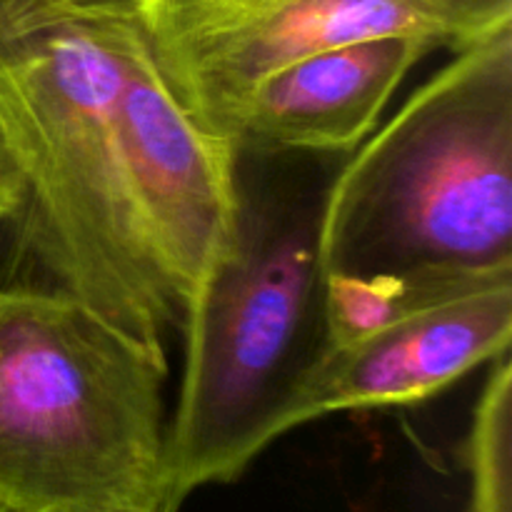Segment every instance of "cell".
<instances>
[{
    "label": "cell",
    "mask_w": 512,
    "mask_h": 512,
    "mask_svg": "<svg viewBox=\"0 0 512 512\" xmlns=\"http://www.w3.org/2000/svg\"><path fill=\"white\" fill-rule=\"evenodd\" d=\"M128 23L0 5V123L25 183L20 248L48 288L165 348L180 310L140 225L120 133Z\"/></svg>",
    "instance_id": "1"
},
{
    "label": "cell",
    "mask_w": 512,
    "mask_h": 512,
    "mask_svg": "<svg viewBox=\"0 0 512 512\" xmlns=\"http://www.w3.org/2000/svg\"><path fill=\"white\" fill-rule=\"evenodd\" d=\"M330 160L238 150L233 240L180 318L165 512L205 485L238 480L283 438L290 398L323 355L320 215L338 168Z\"/></svg>",
    "instance_id": "2"
},
{
    "label": "cell",
    "mask_w": 512,
    "mask_h": 512,
    "mask_svg": "<svg viewBox=\"0 0 512 512\" xmlns=\"http://www.w3.org/2000/svg\"><path fill=\"white\" fill-rule=\"evenodd\" d=\"M453 55L330 175L323 273L512 270V25Z\"/></svg>",
    "instance_id": "3"
},
{
    "label": "cell",
    "mask_w": 512,
    "mask_h": 512,
    "mask_svg": "<svg viewBox=\"0 0 512 512\" xmlns=\"http://www.w3.org/2000/svg\"><path fill=\"white\" fill-rule=\"evenodd\" d=\"M165 348L63 290L0 283V500L165 512Z\"/></svg>",
    "instance_id": "4"
},
{
    "label": "cell",
    "mask_w": 512,
    "mask_h": 512,
    "mask_svg": "<svg viewBox=\"0 0 512 512\" xmlns=\"http://www.w3.org/2000/svg\"><path fill=\"white\" fill-rule=\"evenodd\" d=\"M140 28L180 105L223 140L250 90L310 53L373 35L455 50L420 0H150Z\"/></svg>",
    "instance_id": "5"
},
{
    "label": "cell",
    "mask_w": 512,
    "mask_h": 512,
    "mask_svg": "<svg viewBox=\"0 0 512 512\" xmlns=\"http://www.w3.org/2000/svg\"><path fill=\"white\" fill-rule=\"evenodd\" d=\"M120 133L140 225L183 318L233 240L238 150L180 105L140 20H130L123 38Z\"/></svg>",
    "instance_id": "6"
},
{
    "label": "cell",
    "mask_w": 512,
    "mask_h": 512,
    "mask_svg": "<svg viewBox=\"0 0 512 512\" xmlns=\"http://www.w3.org/2000/svg\"><path fill=\"white\" fill-rule=\"evenodd\" d=\"M512 278L328 348L285 410V433L348 410L415 405L510 353Z\"/></svg>",
    "instance_id": "7"
},
{
    "label": "cell",
    "mask_w": 512,
    "mask_h": 512,
    "mask_svg": "<svg viewBox=\"0 0 512 512\" xmlns=\"http://www.w3.org/2000/svg\"><path fill=\"white\" fill-rule=\"evenodd\" d=\"M435 50L418 35H373L293 60L250 90L228 143L243 153L345 158L378 128L410 70Z\"/></svg>",
    "instance_id": "8"
},
{
    "label": "cell",
    "mask_w": 512,
    "mask_h": 512,
    "mask_svg": "<svg viewBox=\"0 0 512 512\" xmlns=\"http://www.w3.org/2000/svg\"><path fill=\"white\" fill-rule=\"evenodd\" d=\"M503 278H512V270L470 273V270L418 268L373 275L323 273L325 350L353 343L398 320L448 303L460 295L475 293Z\"/></svg>",
    "instance_id": "9"
},
{
    "label": "cell",
    "mask_w": 512,
    "mask_h": 512,
    "mask_svg": "<svg viewBox=\"0 0 512 512\" xmlns=\"http://www.w3.org/2000/svg\"><path fill=\"white\" fill-rule=\"evenodd\" d=\"M470 512H512V363L493 360L465 438Z\"/></svg>",
    "instance_id": "10"
},
{
    "label": "cell",
    "mask_w": 512,
    "mask_h": 512,
    "mask_svg": "<svg viewBox=\"0 0 512 512\" xmlns=\"http://www.w3.org/2000/svg\"><path fill=\"white\" fill-rule=\"evenodd\" d=\"M443 23L455 50L512 25V0H420Z\"/></svg>",
    "instance_id": "11"
},
{
    "label": "cell",
    "mask_w": 512,
    "mask_h": 512,
    "mask_svg": "<svg viewBox=\"0 0 512 512\" xmlns=\"http://www.w3.org/2000/svg\"><path fill=\"white\" fill-rule=\"evenodd\" d=\"M150 0H0L15 13L78 15V18L140 20Z\"/></svg>",
    "instance_id": "12"
},
{
    "label": "cell",
    "mask_w": 512,
    "mask_h": 512,
    "mask_svg": "<svg viewBox=\"0 0 512 512\" xmlns=\"http://www.w3.org/2000/svg\"><path fill=\"white\" fill-rule=\"evenodd\" d=\"M25 203V183L10 140L0 123V223H13Z\"/></svg>",
    "instance_id": "13"
},
{
    "label": "cell",
    "mask_w": 512,
    "mask_h": 512,
    "mask_svg": "<svg viewBox=\"0 0 512 512\" xmlns=\"http://www.w3.org/2000/svg\"><path fill=\"white\" fill-rule=\"evenodd\" d=\"M0 512H28V510H23V508H18V505L8 503V500H0Z\"/></svg>",
    "instance_id": "14"
}]
</instances>
